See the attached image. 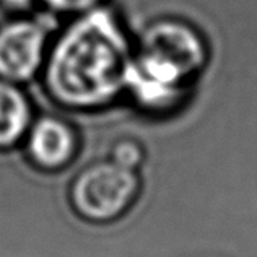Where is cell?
Masks as SVG:
<instances>
[{
    "mask_svg": "<svg viewBox=\"0 0 257 257\" xmlns=\"http://www.w3.org/2000/svg\"><path fill=\"white\" fill-rule=\"evenodd\" d=\"M132 56L117 17L96 7L75 17L47 49L41 70L46 94L69 111L104 109L125 94Z\"/></svg>",
    "mask_w": 257,
    "mask_h": 257,
    "instance_id": "1",
    "label": "cell"
},
{
    "mask_svg": "<svg viewBox=\"0 0 257 257\" xmlns=\"http://www.w3.org/2000/svg\"><path fill=\"white\" fill-rule=\"evenodd\" d=\"M140 192V173L106 158L83 166L73 176L69 202L83 221L107 225L131 212Z\"/></svg>",
    "mask_w": 257,
    "mask_h": 257,
    "instance_id": "2",
    "label": "cell"
},
{
    "mask_svg": "<svg viewBox=\"0 0 257 257\" xmlns=\"http://www.w3.org/2000/svg\"><path fill=\"white\" fill-rule=\"evenodd\" d=\"M194 80L207 64V47L199 31L179 20H158L142 33L139 49Z\"/></svg>",
    "mask_w": 257,
    "mask_h": 257,
    "instance_id": "3",
    "label": "cell"
},
{
    "mask_svg": "<svg viewBox=\"0 0 257 257\" xmlns=\"http://www.w3.org/2000/svg\"><path fill=\"white\" fill-rule=\"evenodd\" d=\"M47 36L46 25L35 18H15L0 26V78L22 85L41 75Z\"/></svg>",
    "mask_w": 257,
    "mask_h": 257,
    "instance_id": "4",
    "label": "cell"
},
{
    "mask_svg": "<svg viewBox=\"0 0 257 257\" xmlns=\"http://www.w3.org/2000/svg\"><path fill=\"white\" fill-rule=\"evenodd\" d=\"M23 145L33 168L43 173H60L77 160L80 135L67 119L44 114L33 119Z\"/></svg>",
    "mask_w": 257,
    "mask_h": 257,
    "instance_id": "5",
    "label": "cell"
},
{
    "mask_svg": "<svg viewBox=\"0 0 257 257\" xmlns=\"http://www.w3.org/2000/svg\"><path fill=\"white\" fill-rule=\"evenodd\" d=\"M33 119L31 101L23 88L0 78V152L22 145Z\"/></svg>",
    "mask_w": 257,
    "mask_h": 257,
    "instance_id": "6",
    "label": "cell"
},
{
    "mask_svg": "<svg viewBox=\"0 0 257 257\" xmlns=\"http://www.w3.org/2000/svg\"><path fill=\"white\" fill-rule=\"evenodd\" d=\"M109 158L131 170H140L145 161V147L135 139H119L111 147Z\"/></svg>",
    "mask_w": 257,
    "mask_h": 257,
    "instance_id": "7",
    "label": "cell"
},
{
    "mask_svg": "<svg viewBox=\"0 0 257 257\" xmlns=\"http://www.w3.org/2000/svg\"><path fill=\"white\" fill-rule=\"evenodd\" d=\"M44 9L59 15H82L96 7H101V0H35Z\"/></svg>",
    "mask_w": 257,
    "mask_h": 257,
    "instance_id": "8",
    "label": "cell"
},
{
    "mask_svg": "<svg viewBox=\"0 0 257 257\" xmlns=\"http://www.w3.org/2000/svg\"><path fill=\"white\" fill-rule=\"evenodd\" d=\"M35 0H0V5L9 12H25L30 9Z\"/></svg>",
    "mask_w": 257,
    "mask_h": 257,
    "instance_id": "9",
    "label": "cell"
}]
</instances>
